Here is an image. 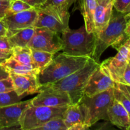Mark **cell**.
<instances>
[{"instance_id":"27","label":"cell","mask_w":130,"mask_h":130,"mask_svg":"<svg viewBox=\"0 0 130 130\" xmlns=\"http://www.w3.org/2000/svg\"><path fill=\"white\" fill-rule=\"evenodd\" d=\"M76 0H47L44 4L50 5L62 11H69L70 6Z\"/></svg>"},{"instance_id":"11","label":"cell","mask_w":130,"mask_h":130,"mask_svg":"<svg viewBox=\"0 0 130 130\" xmlns=\"http://www.w3.org/2000/svg\"><path fill=\"white\" fill-rule=\"evenodd\" d=\"M32 104V99L0 107V129H21L19 120L24 110Z\"/></svg>"},{"instance_id":"6","label":"cell","mask_w":130,"mask_h":130,"mask_svg":"<svg viewBox=\"0 0 130 130\" xmlns=\"http://www.w3.org/2000/svg\"><path fill=\"white\" fill-rule=\"evenodd\" d=\"M67 106H34L31 104L24 110L20 118L21 129H36L53 118H63Z\"/></svg>"},{"instance_id":"9","label":"cell","mask_w":130,"mask_h":130,"mask_svg":"<svg viewBox=\"0 0 130 130\" xmlns=\"http://www.w3.org/2000/svg\"><path fill=\"white\" fill-rule=\"evenodd\" d=\"M118 52L116 55L103 61L99 67L114 82L123 84V74L130 58V50L126 46L123 45Z\"/></svg>"},{"instance_id":"36","label":"cell","mask_w":130,"mask_h":130,"mask_svg":"<svg viewBox=\"0 0 130 130\" xmlns=\"http://www.w3.org/2000/svg\"><path fill=\"white\" fill-rule=\"evenodd\" d=\"M10 77V73L3 66L0 65V79Z\"/></svg>"},{"instance_id":"10","label":"cell","mask_w":130,"mask_h":130,"mask_svg":"<svg viewBox=\"0 0 130 130\" xmlns=\"http://www.w3.org/2000/svg\"><path fill=\"white\" fill-rule=\"evenodd\" d=\"M38 17L36 9L31 8L16 13L6 14L2 19L7 29L8 37L26 28L34 27Z\"/></svg>"},{"instance_id":"3","label":"cell","mask_w":130,"mask_h":130,"mask_svg":"<svg viewBox=\"0 0 130 130\" xmlns=\"http://www.w3.org/2000/svg\"><path fill=\"white\" fill-rule=\"evenodd\" d=\"M99 65L90 57L82 68L57 82L42 86L40 91L43 90L66 91L69 95L72 104L79 103L83 96L84 90L90 76Z\"/></svg>"},{"instance_id":"14","label":"cell","mask_w":130,"mask_h":130,"mask_svg":"<svg viewBox=\"0 0 130 130\" xmlns=\"http://www.w3.org/2000/svg\"><path fill=\"white\" fill-rule=\"evenodd\" d=\"M10 77L13 84L14 90L19 96L40 92L41 86L38 84L36 75H21L10 72Z\"/></svg>"},{"instance_id":"13","label":"cell","mask_w":130,"mask_h":130,"mask_svg":"<svg viewBox=\"0 0 130 130\" xmlns=\"http://www.w3.org/2000/svg\"><path fill=\"white\" fill-rule=\"evenodd\" d=\"M115 85L116 83L99 66L90 76L85 86L84 95L88 96H93L114 88Z\"/></svg>"},{"instance_id":"43","label":"cell","mask_w":130,"mask_h":130,"mask_svg":"<svg viewBox=\"0 0 130 130\" xmlns=\"http://www.w3.org/2000/svg\"><path fill=\"white\" fill-rule=\"evenodd\" d=\"M128 130H130V126L129 127V128H128Z\"/></svg>"},{"instance_id":"22","label":"cell","mask_w":130,"mask_h":130,"mask_svg":"<svg viewBox=\"0 0 130 130\" xmlns=\"http://www.w3.org/2000/svg\"><path fill=\"white\" fill-rule=\"evenodd\" d=\"M30 50L34 65L40 71L46 67L54 57V54L50 52L38 50L33 48H30Z\"/></svg>"},{"instance_id":"17","label":"cell","mask_w":130,"mask_h":130,"mask_svg":"<svg viewBox=\"0 0 130 130\" xmlns=\"http://www.w3.org/2000/svg\"><path fill=\"white\" fill-rule=\"evenodd\" d=\"M63 119L67 129L76 123H85V110L81 104L79 102L69 105L63 114Z\"/></svg>"},{"instance_id":"41","label":"cell","mask_w":130,"mask_h":130,"mask_svg":"<svg viewBox=\"0 0 130 130\" xmlns=\"http://www.w3.org/2000/svg\"><path fill=\"white\" fill-rule=\"evenodd\" d=\"M125 85V87H126V88L127 91H128V93H129V95H130V86H128V85Z\"/></svg>"},{"instance_id":"4","label":"cell","mask_w":130,"mask_h":130,"mask_svg":"<svg viewBox=\"0 0 130 130\" xmlns=\"http://www.w3.org/2000/svg\"><path fill=\"white\" fill-rule=\"evenodd\" d=\"M61 34V51L63 53L91 57L95 47V34L88 32L85 25L77 29H71L69 27Z\"/></svg>"},{"instance_id":"20","label":"cell","mask_w":130,"mask_h":130,"mask_svg":"<svg viewBox=\"0 0 130 130\" xmlns=\"http://www.w3.org/2000/svg\"><path fill=\"white\" fill-rule=\"evenodd\" d=\"M34 32H35L34 27L22 29L17 32L11 36L8 37L9 42L12 48L17 46H27L28 43L32 38Z\"/></svg>"},{"instance_id":"37","label":"cell","mask_w":130,"mask_h":130,"mask_svg":"<svg viewBox=\"0 0 130 130\" xmlns=\"http://www.w3.org/2000/svg\"><path fill=\"white\" fill-rule=\"evenodd\" d=\"M7 34V29L2 20H0V36H6Z\"/></svg>"},{"instance_id":"25","label":"cell","mask_w":130,"mask_h":130,"mask_svg":"<svg viewBox=\"0 0 130 130\" xmlns=\"http://www.w3.org/2000/svg\"><path fill=\"white\" fill-rule=\"evenodd\" d=\"M37 130H67L63 118H54L43 124Z\"/></svg>"},{"instance_id":"8","label":"cell","mask_w":130,"mask_h":130,"mask_svg":"<svg viewBox=\"0 0 130 130\" xmlns=\"http://www.w3.org/2000/svg\"><path fill=\"white\" fill-rule=\"evenodd\" d=\"M27 46L38 50L55 54L62 48L60 34L44 27H35V32Z\"/></svg>"},{"instance_id":"29","label":"cell","mask_w":130,"mask_h":130,"mask_svg":"<svg viewBox=\"0 0 130 130\" xmlns=\"http://www.w3.org/2000/svg\"><path fill=\"white\" fill-rule=\"evenodd\" d=\"M130 0H114V8L119 12L123 13L129 5Z\"/></svg>"},{"instance_id":"28","label":"cell","mask_w":130,"mask_h":130,"mask_svg":"<svg viewBox=\"0 0 130 130\" xmlns=\"http://www.w3.org/2000/svg\"><path fill=\"white\" fill-rule=\"evenodd\" d=\"M14 90L13 84L11 77L0 79V93L7 92Z\"/></svg>"},{"instance_id":"24","label":"cell","mask_w":130,"mask_h":130,"mask_svg":"<svg viewBox=\"0 0 130 130\" xmlns=\"http://www.w3.org/2000/svg\"><path fill=\"white\" fill-rule=\"evenodd\" d=\"M23 96H19L15 90L0 93V107L17 104L21 101Z\"/></svg>"},{"instance_id":"23","label":"cell","mask_w":130,"mask_h":130,"mask_svg":"<svg viewBox=\"0 0 130 130\" xmlns=\"http://www.w3.org/2000/svg\"><path fill=\"white\" fill-rule=\"evenodd\" d=\"M11 57L23 64L32 66L36 67L32 57L31 50L29 47H14L12 50Z\"/></svg>"},{"instance_id":"18","label":"cell","mask_w":130,"mask_h":130,"mask_svg":"<svg viewBox=\"0 0 130 130\" xmlns=\"http://www.w3.org/2000/svg\"><path fill=\"white\" fill-rule=\"evenodd\" d=\"M96 5V0H81V13L84 18L86 30L88 33L94 32V15Z\"/></svg>"},{"instance_id":"15","label":"cell","mask_w":130,"mask_h":130,"mask_svg":"<svg viewBox=\"0 0 130 130\" xmlns=\"http://www.w3.org/2000/svg\"><path fill=\"white\" fill-rule=\"evenodd\" d=\"M97 5L94 15V34L106 28L112 14L114 0H96Z\"/></svg>"},{"instance_id":"5","label":"cell","mask_w":130,"mask_h":130,"mask_svg":"<svg viewBox=\"0 0 130 130\" xmlns=\"http://www.w3.org/2000/svg\"><path fill=\"white\" fill-rule=\"evenodd\" d=\"M114 88L91 96L84 95L80 104L85 113V123L90 126L100 120L109 121L107 110L114 100Z\"/></svg>"},{"instance_id":"40","label":"cell","mask_w":130,"mask_h":130,"mask_svg":"<svg viewBox=\"0 0 130 130\" xmlns=\"http://www.w3.org/2000/svg\"><path fill=\"white\" fill-rule=\"evenodd\" d=\"M123 45L126 46L129 48V50H130V38H128V39H127L125 42H124V44H123Z\"/></svg>"},{"instance_id":"32","label":"cell","mask_w":130,"mask_h":130,"mask_svg":"<svg viewBox=\"0 0 130 130\" xmlns=\"http://www.w3.org/2000/svg\"><path fill=\"white\" fill-rule=\"evenodd\" d=\"M12 56V50H0V65L2 66Z\"/></svg>"},{"instance_id":"1","label":"cell","mask_w":130,"mask_h":130,"mask_svg":"<svg viewBox=\"0 0 130 130\" xmlns=\"http://www.w3.org/2000/svg\"><path fill=\"white\" fill-rule=\"evenodd\" d=\"M90 57L62 53L53 57L52 62L36 75L41 87L55 83L82 68Z\"/></svg>"},{"instance_id":"31","label":"cell","mask_w":130,"mask_h":130,"mask_svg":"<svg viewBox=\"0 0 130 130\" xmlns=\"http://www.w3.org/2000/svg\"><path fill=\"white\" fill-rule=\"evenodd\" d=\"M0 50H12L13 48L9 42L7 36H0Z\"/></svg>"},{"instance_id":"39","label":"cell","mask_w":130,"mask_h":130,"mask_svg":"<svg viewBox=\"0 0 130 130\" xmlns=\"http://www.w3.org/2000/svg\"><path fill=\"white\" fill-rule=\"evenodd\" d=\"M123 13H124L125 17L128 20H129L130 19V4L129 6L126 8V10H124Z\"/></svg>"},{"instance_id":"26","label":"cell","mask_w":130,"mask_h":130,"mask_svg":"<svg viewBox=\"0 0 130 130\" xmlns=\"http://www.w3.org/2000/svg\"><path fill=\"white\" fill-rule=\"evenodd\" d=\"M31 8H33L22 0H11L6 15L10 13H16L30 10Z\"/></svg>"},{"instance_id":"19","label":"cell","mask_w":130,"mask_h":130,"mask_svg":"<svg viewBox=\"0 0 130 130\" xmlns=\"http://www.w3.org/2000/svg\"><path fill=\"white\" fill-rule=\"evenodd\" d=\"M8 72L21 75H37L40 70L32 66L23 64L10 57L2 65Z\"/></svg>"},{"instance_id":"30","label":"cell","mask_w":130,"mask_h":130,"mask_svg":"<svg viewBox=\"0 0 130 130\" xmlns=\"http://www.w3.org/2000/svg\"><path fill=\"white\" fill-rule=\"evenodd\" d=\"M11 0H0V20L5 17Z\"/></svg>"},{"instance_id":"2","label":"cell","mask_w":130,"mask_h":130,"mask_svg":"<svg viewBox=\"0 0 130 130\" xmlns=\"http://www.w3.org/2000/svg\"><path fill=\"white\" fill-rule=\"evenodd\" d=\"M116 11L117 13L112 11L106 28L98 34H95V47L91 58L99 63L100 57L108 47L112 46L118 50L126 40L124 30L129 20L123 13Z\"/></svg>"},{"instance_id":"42","label":"cell","mask_w":130,"mask_h":130,"mask_svg":"<svg viewBox=\"0 0 130 130\" xmlns=\"http://www.w3.org/2000/svg\"><path fill=\"white\" fill-rule=\"evenodd\" d=\"M128 63H129V65L130 66V58L129 59V61H128Z\"/></svg>"},{"instance_id":"12","label":"cell","mask_w":130,"mask_h":130,"mask_svg":"<svg viewBox=\"0 0 130 130\" xmlns=\"http://www.w3.org/2000/svg\"><path fill=\"white\" fill-rule=\"evenodd\" d=\"M70 104L72 102L69 95L62 91L43 90L32 99V105L34 106L63 107Z\"/></svg>"},{"instance_id":"16","label":"cell","mask_w":130,"mask_h":130,"mask_svg":"<svg viewBox=\"0 0 130 130\" xmlns=\"http://www.w3.org/2000/svg\"><path fill=\"white\" fill-rule=\"evenodd\" d=\"M107 115L109 121L119 128L128 130L130 126V118L128 112L116 99L109 106Z\"/></svg>"},{"instance_id":"21","label":"cell","mask_w":130,"mask_h":130,"mask_svg":"<svg viewBox=\"0 0 130 130\" xmlns=\"http://www.w3.org/2000/svg\"><path fill=\"white\" fill-rule=\"evenodd\" d=\"M114 98L124 107L130 118V95L124 84L116 83L114 88Z\"/></svg>"},{"instance_id":"35","label":"cell","mask_w":130,"mask_h":130,"mask_svg":"<svg viewBox=\"0 0 130 130\" xmlns=\"http://www.w3.org/2000/svg\"><path fill=\"white\" fill-rule=\"evenodd\" d=\"M123 84L130 86V66L129 63L126 66L123 77Z\"/></svg>"},{"instance_id":"33","label":"cell","mask_w":130,"mask_h":130,"mask_svg":"<svg viewBox=\"0 0 130 130\" xmlns=\"http://www.w3.org/2000/svg\"><path fill=\"white\" fill-rule=\"evenodd\" d=\"M24 2L31 6L33 8L38 9L41 7L47 0H22Z\"/></svg>"},{"instance_id":"34","label":"cell","mask_w":130,"mask_h":130,"mask_svg":"<svg viewBox=\"0 0 130 130\" xmlns=\"http://www.w3.org/2000/svg\"><path fill=\"white\" fill-rule=\"evenodd\" d=\"M90 126L87 123L85 122H81V123H77L73 124L71 127L68 128L67 130H86L90 129Z\"/></svg>"},{"instance_id":"7","label":"cell","mask_w":130,"mask_h":130,"mask_svg":"<svg viewBox=\"0 0 130 130\" xmlns=\"http://www.w3.org/2000/svg\"><path fill=\"white\" fill-rule=\"evenodd\" d=\"M38 17L34 27H44L62 34L69 28L70 13L69 11H62L50 5L44 4L36 9Z\"/></svg>"},{"instance_id":"38","label":"cell","mask_w":130,"mask_h":130,"mask_svg":"<svg viewBox=\"0 0 130 130\" xmlns=\"http://www.w3.org/2000/svg\"><path fill=\"white\" fill-rule=\"evenodd\" d=\"M124 36H125L126 40L128 39V38H130V19L128 20V24H127L126 27V29L125 30H124Z\"/></svg>"}]
</instances>
